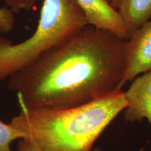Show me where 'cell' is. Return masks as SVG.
Returning <instances> with one entry per match:
<instances>
[{
  "instance_id": "obj_1",
  "label": "cell",
  "mask_w": 151,
  "mask_h": 151,
  "mask_svg": "<svg viewBox=\"0 0 151 151\" xmlns=\"http://www.w3.org/2000/svg\"><path fill=\"white\" fill-rule=\"evenodd\" d=\"M126 41L87 26L9 77L8 89L28 109L73 108L121 90Z\"/></svg>"
},
{
  "instance_id": "obj_2",
  "label": "cell",
  "mask_w": 151,
  "mask_h": 151,
  "mask_svg": "<svg viewBox=\"0 0 151 151\" xmlns=\"http://www.w3.org/2000/svg\"><path fill=\"white\" fill-rule=\"evenodd\" d=\"M18 103V115L9 124L38 151H92L98 138L127 106L122 90L73 108L28 109Z\"/></svg>"
},
{
  "instance_id": "obj_3",
  "label": "cell",
  "mask_w": 151,
  "mask_h": 151,
  "mask_svg": "<svg viewBox=\"0 0 151 151\" xmlns=\"http://www.w3.org/2000/svg\"><path fill=\"white\" fill-rule=\"evenodd\" d=\"M87 26L85 14L76 0H43L34 35L16 44L0 37V81L29 67Z\"/></svg>"
},
{
  "instance_id": "obj_4",
  "label": "cell",
  "mask_w": 151,
  "mask_h": 151,
  "mask_svg": "<svg viewBox=\"0 0 151 151\" xmlns=\"http://www.w3.org/2000/svg\"><path fill=\"white\" fill-rule=\"evenodd\" d=\"M125 68L120 89L151 69V19L126 41Z\"/></svg>"
},
{
  "instance_id": "obj_5",
  "label": "cell",
  "mask_w": 151,
  "mask_h": 151,
  "mask_svg": "<svg viewBox=\"0 0 151 151\" xmlns=\"http://www.w3.org/2000/svg\"><path fill=\"white\" fill-rule=\"evenodd\" d=\"M86 16L88 25L110 32L124 40L132 34L119 11L106 0H76Z\"/></svg>"
},
{
  "instance_id": "obj_6",
  "label": "cell",
  "mask_w": 151,
  "mask_h": 151,
  "mask_svg": "<svg viewBox=\"0 0 151 151\" xmlns=\"http://www.w3.org/2000/svg\"><path fill=\"white\" fill-rule=\"evenodd\" d=\"M124 94L127 101L124 120L137 122L147 119L151 127V69L134 79Z\"/></svg>"
},
{
  "instance_id": "obj_7",
  "label": "cell",
  "mask_w": 151,
  "mask_h": 151,
  "mask_svg": "<svg viewBox=\"0 0 151 151\" xmlns=\"http://www.w3.org/2000/svg\"><path fill=\"white\" fill-rule=\"evenodd\" d=\"M118 11L132 35L151 19V0H120Z\"/></svg>"
},
{
  "instance_id": "obj_8",
  "label": "cell",
  "mask_w": 151,
  "mask_h": 151,
  "mask_svg": "<svg viewBox=\"0 0 151 151\" xmlns=\"http://www.w3.org/2000/svg\"><path fill=\"white\" fill-rule=\"evenodd\" d=\"M22 139H25V135L21 131L0 120V151H14L11 143Z\"/></svg>"
},
{
  "instance_id": "obj_9",
  "label": "cell",
  "mask_w": 151,
  "mask_h": 151,
  "mask_svg": "<svg viewBox=\"0 0 151 151\" xmlns=\"http://www.w3.org/2000/svg\"><path fill=\"white\" fill-rule=\"evenodd\" d=\"M16 16L14 12L9 7L0 8V33L8 34L15 27Z\"/></svg>"
},
{
  "instance_id": "obj_10",
  "label": "cell",
  "mask_w": 151,
  "mask_h": 151,
  "mask_svg": "<svg viewBox=\"0 0 151 151\" xmlns=\"http://www.w3.org/2000/svg\"><path fill=\"white\" fill-rule=\"evenodd\" d=\"M15 13L22 11L32 10L37 4V0H1Z\"/></svg>"
},
{
  "instance_id": "obj_11",
  "label": "cell",
  "mask_w": 151,
  "mask_h": 151,
  "mask_svg": "<svg viewBox=\"0 0 151 151\" xmlns=\"http://www.w3.org/2000/svg\"><path fill=\"white\" fill-rule=\"evenodd\" d=\"M17 151H38L35 146L25 139H20L18 141Z\"/></svg>"
},
{
  "instance_id": "obj_12",
  "label": "cell",
  "mask_w": 151,
  "mask_h": 151,
  "mask_svg": "<svg viewBox=\"0 0 151 151\" xmlns=\"http://www.w3.org/2000/svg\"><path fill=\"white\" fill-rule=\"evenodd\" d=\"M106 1H108V2L112 6L113 8H115L118 10L119 5H120V0H106Z\"/></svg>"
},
{
  "instance_id": "obj_13",
  "label": "cell",
  "mask_w": 151,
  "mask_h": 151,
  "mask_svg": "<svg viewBox=\"0 0 151 151\" xmlns=\"http://www.w3.org/2000/svg\"><path fill=\"white\" fill-rule=\"evenodd\" d=\"M92 151H103V150L99 148H94Z\"/></svg>"
}]
</instances>
